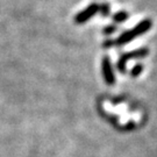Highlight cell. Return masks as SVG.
<instances>
[{"instance_id": "obj_1", "label": "cell", "mask_w": 157, "mask_h": 157, "mask_svg": "<svg viewBox=\"0 0 157 157\" xmlns=\"http://www.w3.org/2000/svg\"><path fill=\"white\" fill-rule=\"evenodd\" d=\"M152 27V21L150 19H144L141 22H139L133 29L126 30L121 35H119L117 39L114 40V44L115 45H124L129 43L132 40H134L137 36H141L148 30H150Z\"/></svg>"}, {"instance_id": "obj_2", "label": "cell", "mask_w": 157, "mask_h": 157, "mask_svg": "<svg viewBox=\"0 0 157 157\" xmlns=\"http://www.w3.org/2000/svg\"><path fill=\"white\" fill-rule=\"evenodd\" d=\"M149 55V49L148 48H140V49H135L133 51L126 52L122 56L119 58L117 63V67L121 73L126 72V64L129 59H134V58H143Z\"/></svg>"}, {"instance_id": "obj_3", "label": "cell", "mask_w": 157, "mask_h": 157, "mask_svg": "<svg viewBox=\"0 0 157 157\" xmlns=\"http://www.w3.org/2000/svg\"><path fill=\"white\" fill-rule=\"evenodd\" d=\"M98 12H99V4L93 2V4H91V5L87 6L85 10L78 12V13L76 14V17H75V22L77 23V25H83V23H85L86 21H89L90 19H92Z\"/></svg>"}, {"instance_id": "obj_4", "label": "cell", "mask_w": 157, "mask_h": 157, "mask_svg": "<svg viewBox=\"0 0 157 157\" xmlns=\"http://www.w3.org/2000/svg\"><path fill=\"white\" fill-rule=\"evenodd\" d=\"M101 69H102V76L106 82V84L113 85L115 83V76H114V71H113L112 63H111V58L105 56L102 58L101 62Z\"/></svg>"}, {"instance_id": "obj_5", "label": "cell", "mask_w": 157, "mask_h": 157, "mask_svg": "<svg viewBox=\"0 0 157 157\" xmlns=\"http://www.w3.org/2000/svg\"><path fill=\"white\" fill-rule=\"evenodd\" d=\"M128 17H129V14L127 12L120 11V12H117V13L113 15V20H114V22L121 23V22H124V21H126Z\"/></svg>"}, {"instance_id": "obj_6", "label": "cell", "mask_w": 157, "mask_h": 157, "mask_svg": "<svg viewBox=\"0 0 157 157\" xmlns=\"http://www.w3.org/2000/svg\"><path fill=\"white\" fill-rule=\"evenodd\" d=\"M99 11L101 12V14H102V17H108L109 15V13H111V5L109 4H101L99 5Z\"/></svg>"}, {"instance_id": "obj_7", "label": "cell", "mask_w": 157, "mask_h": 157, "mask_svg": "<svg viewBox=\"0 0 157 157\" xmlns=\"http://www.w3.org/2000/svg\"><path fill=\"white\" fill-rule=\"evenodd\" d=\"M142 70H143V65H142V64L135 65V67L132 69V71H130L132 77H137V76H140L141 73H142Z\"/></svg>"}, {"instance_id": "obj_8", "label": "cell", "mask_w": 157, "mask_h": 157, "mask_svg": "<svg viewBox=\"0 0 157 157\" xmlns=\"http://www.w3.org/2000/svg\"><path fill=\"white\" fill-rule=\"evenodd\" d=\"M115 30H117V27H115V26H113V25H111V26L105 27L104 30H102V33L105 34V35H111V34H113Z\"/></svg>"}, {"instance_id": "obj_9", "label": "cell", "mask_w": 157, "mask_h": 157, "mask_svg": "<svg viewBox=\"0 0 157 157\" xmlns=\"http://www.w3.org/2000/svg\"><path fill=\"white\" fill-rule=\"evenodd\" d=\"M114 40H106V41H104V43H102V47L104 48H111V47H114Z\"/></svg>"}]
</instances>
